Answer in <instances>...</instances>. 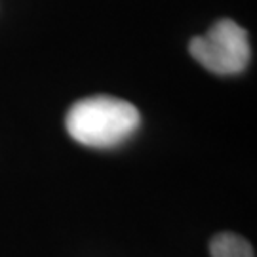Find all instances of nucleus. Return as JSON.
<instances>
[{
	"mask_svg": "<svg viewBox=\"0 0 257 257\" xmlns=\"http://www.w3.org/2000/svg\"><path fill=\"white\" fill-rule=\"evenodd\" d=\"M139 110L112 95H93L76 101L65 116L67 134L80 145L110 149L124 143L139 128Z\"/></svg>",
	"mask_w": 257,
	"mask_h": 257,
	"instance_id": "f257e3e1",
	"label": "nucleus"
},
{
	"mask_svg": "<svg viewBox=\"0 0 257 257\" xmlns=\"http://www.w3.org/2000/svg\"><path fill=\"white\" fill-rule=\"evenodd\" d=\"M189 52L204 69L221 76L246 71L251 57L248 31L229 18L215 21L206 35L194 37Z\"/></svg>",
	"mask_w": 257,
	"mask_h": 257,
	"instance_id": "f03ea898",
	"label": "nucleus"
},
{
	"mask_svg": "<svg viewBox=\"0 0 257 257\" xmlns=\"http://www.w3.org/2000/svg\"><path fill=\"white\" fill-rule=\"evenodd\" d=\"M211 257H255V251L246 238L234 232H219L210 242Z\"/></svg>",
	"mask_w": 257,
	"mask_h": 257,
	"instance_id": "7ed1b4c3",
	"label": "nucleus"
}]
</instances>
